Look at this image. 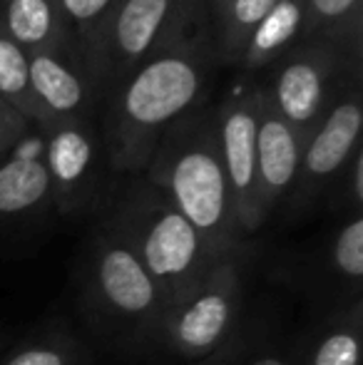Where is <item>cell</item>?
I'll use <instances>...</instances> for the list:
<instances>
[{"label":"cell","instance_id":"obj_1","mask_svg":"<svg viewBox=\"0 0 363 365\" xmlns=\"http://www.w3.org/2000/svg\"><path fill=\"white\" fill-rule=\"evenodd\" d=\"M214 63L212 38L192 25L112 90L105 140L117 172H145L162 135L189 112L204 107Z\"/></svg>","mask_w":363,"mask_h":365},{"label":"cell","instance_id":"obj_2","mask_svg":"<svg viewBox=\"0 0 363 365\" xmlns=\"http://www.w3.org/2000/svg\"><path fill=\"white\" fill-rule=\"evenodd\" d=\"M145 177L202 234L214 256L239 251L244 236L234 219L214 110L199 107L175 122L157 142Z\"/></svg>","mask_w":363,"mask_h":365},{"label":"cell","instance_id":"obj_3","mask_svg":"<svg viewBox=\"0 0 363 365\" xmlns=\"http://www.w3.org/2000/svg\"><path fill=\"white\" fill-rule=\"evenodd\" d=\"M110 224L130 241L147 274L155 279L167 313L219 259L202 234L147 179L122 199Z\"/></svg>","mask_w":363,"mask_h":365},{"label":"cell","instance_id":"obj_4","mask_svg":"<svg viewBox=\"0 0 363 365\" xmlns=\"http://www.w3.org/2000/svg\"><path fill=\"white\" fill-rule=\"evenodd\" d=\"M194 8L197 0H117L83 48L100 100L110 97L137 65L192 28Z\"/></svg>","mask_w":363,"mask_h":365},{"label":"cell","instance_id":"obj_5","mask_svg":"<svg viewBox=\"0 0 363 365\" xmlns=\"http://www.w3.org/2000/svg\"><path fill=\"white\" fill-rule=\"evenodd\" d=\"M90 296L115 326L140 338H160L167 306L155 279L130 241L107 221L97 234L90 261Z\"/></svg>","mask_w":363,"mask_h":365},{"label":"cell","instance_id":"obj_6","mask_svg":"<svg viewBox=\"0 0 363 365\" xmlns=\"http://www.w3.org/2000/svg\"><path fill=\"white\" fill-rule=\"evenodd\" d=\"M239 251L224 254L207 269L165 318L160 341L184 358H212L232 343L242 311Z\"/></svg>","mask_w":363,"mask_h":365},{"label":"cell","instance_id":"obj_7","mask_svg":"<svg viewBox=\"0 0 363 365\" xmlns=\"http://www.w3.org/2000/svg\"><path fill=\"white\" fill-rule=\"evenodd\" d=\"M341 43L331 35H311L286 53L276 70L267 100L291 127L309 135L336 100Z\"/></svg>","mask_w":363,"mask_h":365},{"label":"cell","instance_id":"obj_8","mask_svg":"<svg viewBox=\"0 0 363 365\" xmlns=\"http://www.w3.org/2000/svg\"><path fill=\"white\" fill-rule=\"evenodd\" d=\"M363 110L359 87L336 95L326 115L306 135L299 174L289 194L294 214H304L321 194L344 174L354 154L361 149Z\"/></svg>","mask_w":363,"mask_h":365},{"label":"cell","instance_id":"obj_9","mask_svg":"<svg viewBox=\"0 0 363 365\" xmlns=\"http://www.w3.org/2000/svg\"><path fill=\"white\" fill-rule=\"evenodd\" d=\"M262 87L249 85L232 92L214 110L219 152L232 192L234 219L239 234L247 236L262 229L257 212V122Z\"/></svg>","mask_w":363,"mask_h":365},{"label":"cell","instance_id":"obj_10","mask_svg":"<svg viewBox=\"0 0 363 365\" xmlns=\"http://www.w3.org/2000/svg\"><path fill=\"white\" fill-rule=\"evenodd\" d=\"M30 87L35 100V122L43 127L55 122L88 120L100 95L90 77L85 55L75 40L30 53Z\"/></svg>","mask_w":363,"mask_h":365},{"label":"cell","instance_id":"obj_11","mask_svg":"<svg viewBox=\"0 0 363 365\" xmlns=\"http://www.w3.org/2000/svg\"><path fill=\"white\" fill-rule=\"evenodd\" d=\"M304 140L306 137L274 110L262 87L257 122V212L262 226L294 189Z\"/></svg>","mask_w":363,"mask_h":365},{"label":"cell","instance_id":"obj_12","mask_svg":"<svg viewBox=\"0 0 363 365\" xmlns=\"http://www.w3.org/2000/svg\"><path fill=\"white\" fill-rule=\"evenodd\" d=\"M43 162L50 179V202L60 212H75L88 202L97 167V137L88 120L48 125Z\"/></svg>","mask_w":363,"mask_h":365},{"label":"cell","instance_id":"obj_13","mask_svg":"<svg viewBox=\"0 0 363 365\" xmlns=\"http://www.w3.org/2000/svg\"><path fill=\"white\" fill-rule=\"evenodd\" d=\"M0 25L28 55L75 40L60 0H0Z\"/></svg>","mask_w":363,"mask_h":365},{"label":"cell","instance_id":"obj_14","mask_svg":"<svg viewBox=\"0 0 363 365\" xmlns=\"http://www.w3.org/2000/svg\"><path fill=\"white\" fill-rule=\"evenodd\" d=\"M306 38V0H276L257 25L242 53L244 70H259L279 60Z\"/></svg>","mask_w":363,"mask_h":365},{"label":"cell","instance_id":"obj_15","mask_svg":"<svg viewBox=\"0 0 363 365\" xmlns=\"http://www.w3.org/2000/svg\"><path fill=\"white\" fill-rule=\"evenodd\" d=\"M50 202L43 157L15 154L0 162V219H18Z\"/></svg>","mask_w":363,"mask_h":365},{"label":"cell","instance_id":"obj_16","mask_svg":"<svg viewBox=\"0 0 363 365\" xmlns=\"http://www.w3.org/2000/svg\"><path fill=\"white\" fill-rule=\"evenodd\" d=\"M361 298L334 313L304 346L299 365H361Z\"/></svg>","mask_w":363,"mask_h":365},{"label":"cell","instance_id":"obj_17","mask_svg":"<svg viewBox=\"0 0 363 365\" xmlns=\"http://www.w3.org/2000/svg\"><path fill=\"white\" fill-rule=\"evenodd\" d=\"M276 0H232L212 20V48L219 63L239 65L257 25L267 18Z\"/></svg>","mask_w":363,"mask_h":365},{"label":"cell","instance_id":"obj_18","mask_svg":"<svg viewBox=\"0 0 363 365\" xmlns=\"http://www.w3.org/2000/svg\"><path fill=\"white\" fill-rule=\"evenodd\" d=\"M0 97L35 122V100L30 87V60L28 53L0 25Z\"/></svg>","mask_w":363,"mask_h":365},{"label":"cell","instance_id":"obj_19","mask_svg":"<svg viewBox=\"0 0 363 365\" xmlns=\"http://www.w3.org/2000/svg\"><path fill=\"white\" fill-rule=\"evenodd\" d=\"M329 266L344 286L359 296L363 279V214H349L339 226L329 249Z\"/></svg>","mask_w":363,"mask_h":365},{"label":"cell","instance_id":"obj_20","mask_svg":"<svg viewBox=\"0 0 363 365\" xmlns=\"http://www.w3.org/2000/svg\"><path fill=\"white\" fill-rule=\"evenodd\" d=\"M361 30V0H306V38L331 35L346 40L351 35L359 40Z\"/></svg>","mask_w":363,"mask_h":365},{"label":"cell","instance_id":"obj_21","mask_svg":"<svg viewBox=\"0 0 363 365\" xmlns=\"http://www.w3.org/2000/svg\"><path fill=\"white\" fill-rule=\"evenodd\" d=\"M75 348L70 341L43 338L20 346L10 356H5L0 365H75Z\"/></svg>","mask_w":363,"mask_h":365},{"label":"cell","instance_id":"obj_22","mask_svg":"<svg viewBox=\"0 0 363 365\" xmlns=\"http://www.w3.org/2000/svg\"><path fill=\"white\" fill-rule=\"evenodd\" d=\"M115 3L117 0H60L63 13L68 18V25L73 30L75 40H78L80 50L85 48V43L92 38L100 20L105 18L107 10Z\"/></svg>","mask_w":363,"mask_h":365},{"label":"cell","instance_id":"obj_23","mask_svg":"<svg viewBox=\"0 0 363 365\" xmlns=\"http://www.w3.org/2000/svg\"><path fill=\"white\" fill-rule=\"evenodd\" d=\"M28 127H30L28 117L0 97V157L8 154L10 149L23 140L25 132H28Z\"/></svg>","mask_w":363,"mask_h":365},{"label":"cell","instance_id":"obj_24","mask_svg":"<svg viewBox=\"0 0 363 365\" xmlns=\"http://www.w3.org/2000/svg\"><path fill=\"white\" fill-rule=\"evenodd\" d=\"M344 194H346V207L351 209V214L361 212L363 204V149L354 154V159L349 162V167L344 169Z\"/></svg>","mask_w":363,"mask_h":365},{"label":"cell","instance_id":"obj_25","mask_svg":"<svg viewBox=\"0 0 363 365\" xmlns=\"http://www.w3.org/2000/svg\"><path fill=\"white\" fill-rule=\"evenodd\" d=\"M234 365H299V358L289 351H281L274 346H259L249 353L234 356Z\"/></svg>","mask_w":363,"mask_h":365},{"label":"cell","instance_id":"obj_26","mask_svg":"<svg viewBox=\"0 0 363 365\" xmlns=\"http://www.w3.org/2000/svg\"><path fill=\"white\" fill-rule=\"evenodd\" d=\"M239 348H224V351H219L217 356H214V363L212 365H234V356H237Z\"/></svg>","mask_w":363,"mask_h":365},{"label":"cell","instance_id":"obj_27","mask_svg":"<svg viewBox=\"0 0 363 365\" xmlns=\"http://www.w3.org/2000/svg\"><path fill=\"white\" fill-rule=\"evenodd\" d=\"M229 3H232V0H209V8H212V20L217 18V15L222 13Z\"/></svg>","mask_w":363,"mask_h":365}]
</instances>
